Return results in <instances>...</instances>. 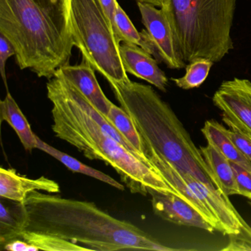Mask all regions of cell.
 <instances>
[{"label": "cell", "instance_id": "obj_1", "mask_svg": "<svg viewBox=\"0 0 251 251\" xmlns=\"http://www.w3.org/2000/svg\"><path fill=\"white\" fill-rule=\"evenodd\" d=\"M47 90L52 104V129L55 136L77 148L86 158L111 166L131 193L147 195L154 189L176 195L148 166V158L59 72L50 79Z\"/></svg>", "mask_w": 251, "mask_h": 251}, {"label": "cell", "instance_id": "obj_2", "mask_svg": "<svg viewBox=\"0 0 251 251\" xmlns=\"http://www.w3.org/2000/svg\"><path fill=\"white\" fill-rule=\"evenodd\" d=\"M24 230L58 236L89 251H173L128 222L94 202L67 199L36 191L23 202Z\"/></svg>", "mask_w": 251, "mask_h": 251}, {"label": "cell", "instance_id": "obj_3", "mask_svg": "<svg viewBox=\"0 0 251 251\" xmlns=\"http://www.w3.org/2000/svg\"><path fill=\"white\" fill-rule=\"evenodd\" d=\"M0 34L21 70L48 80L70 64L73 47L67 0H0Z\"/></svg>", "mask_w": 251, "mask_h": 251}, {"label": "cell", "instance_id": "obj_4", "mask_svg": "<svg viewBox=\"0 0 251 251\" xmlns=\"http://www.w3.org/2000/svg\"><path fill=\"white\" fill-rule=\"evenodd\" d=\"M110 85L146 145L179 171L190 175L211 190L222 192L201 150L170 105L152 86L129 77Z\"/></svg>", "mask_w": 251, "mask_h": 251}, {"label": "cell", "instance_id": "obj_5", "mask_svg": "<svg viewBox=\"0 0 251 251\" xmlns=\"http://www.w3.org/2000/svg\"><path fill=\"white\" fill-rule=\"evenodd\" d=\"M236 2V0H164L161 8L185 62L199 57L220 62L234 48L230 32Z\"/></svg>", "mask_w": 251, "mask_h": 251}, {"label": "cell", "instance_id": "obj_6", "mask_svg": "<svg viewBox=\"0 0 251 251\" xmlns=\"http://www.w3.org/2000/svg\"><path fill=\"white\" fill-rule=\"evenodd\" d=\"M69 24L75 47L108 83L128 78L120 44L98 0H67Z\"/></svg>", "mask_w": 251, "mask_h": 251}, {"label": "cell", "instance_id": "obj_7", "mask_svg": "<svg viewBox=\"0 0 251 251\" xmlns=\"http://www.w3.org/2000/svg\"><path fill=\"white\" fill-rule=\"evenodd\" d=\"M212 101L230 129L251 139V80L238 77L225 80L214 92Z\"/></svg>", "mask_w": 251, "mask_h": 251}, {"label": "cell", "instance_id": "obj_8", "mask_svg": "<svg viewBox=\"0 0 251 251\" xmlns=\"http://www.w3.org/2000/svg\"><path fill=\"white\" fill-rule=\"evenodd\" d=\"M142 22L155 50V59L172 70L185 68L186 62L176 45L167 17L161 8L148 2H137Z\"/></svg>", "mask_w": 251, "mask_h": 251}, {"label": "cell", "instance_id": "obj_9", "mask_svg": "<svg viewBox=\"0 0 251 251\" xmlns=\"http://www.w3.org/2000/svg\"><path fill=\"white\" fill-rule=\"evenodd\" d=\"M149 195L153 212L163 220L179 226L198 227L210 233L216 231L195 208L177 195L154 189L149 191Z\"/></svg>", "mask_w": 251, "mask_h": 251}, {"label": "cell", "instance_id": "obj_10", "mask_svg": "<svg viewBox=\"0 0 251 251\" xmlns=\"http://www.w3.org/2000/svg\"><path fill=\"white\" fill-rule=\"evenodd\" d=\"M120 56L126 73L145 80L163 92H167L169 80L152 55L137 45L120 44Z\"/></svg>", "mask_w": 251, "mask_h": 251}, {"label": "cell", "instance_id": "obj_11", "mask_svg": "<svg viewBox=\"0 0 251 251\" xmlns=\"http://www.w3.org/2000/svg\"><path fill=\"white\" fill-rule=\"evenodd\" d=\"M68 81L104 115L107 116L113 102L102 92L96 75L95 70L86 60L83 59L80 64L67 66L58 70Z\"/></svg>", "mask_w": 251, "mask_h": 251}, {"label": "cell", "instance_id": "obj_12", "mask_svg": "<svg viewBox=\"0 0 251 251\" xmlns=\"http://www.w3.org/2000/svg\"><path fill=\"white\" fill-rule=\"evenodd\" d=\"M60 190L57 182L45 176L31 179L18 174L14 169H0V196L2 198L23 203L31 192L44 191L58 193Z\"/></svg>", "mask_w": 251, "mask_h": 251}, {"label": "cell", "instance_id": "obj_13", "mask_svg": "<svg viewBox=\"0 0 251 251\" xmlns=\"http://www.w3.org/2000/svg\"><path fill=\"white\" fill-rule=\"evenodd\" d=\"M201 153L211 173L218 181L222 192L227 196L239 195L234 170L230 161L223 155L212 144L200 147Z\"/></svg>", "mask_w": 251, "mask_h": 251}, {"label": "cell", "instance_id": "obj_14", "mask_svg": "<svg viewBox=\"0 0 251 251\" xmlns=\"http://www.w3.org/2000/svg\"><path fill=\"white\" fill-rule=\"evenodd\" d=\"M0 115L1 121L6 122L15 130L26 151L32 152L37 148V136L9 92L0 102Z\"/></svg>", "mask_w": 251, "mask_h": 251}, {"label": "cell", "instance_id": "obj_15", "mask_svg": "<svg viewBox=\"0 0 251 251\" xmlns=\"http://www.w3.org/2000/svg\"><path fill=\"white\" fill-rule=\"evenodd\" d=\"M225 127L216 120H207L201 129L207 142L212 144L230 162L251 170L249 161L235 146L230 138L225 133Z\"/></svg>", "mask_w": 251, "mask_h": 251}, {"label": "cell", "instance_id": "obj_16", "mask_svg": "<svg viewBox=\"0 0 251 251\" xmlns=\"http://www.w3.org/2000/svg\"><path fill=\"white\" fill-rule=\"evenodd\" d=\"M37 149L41 150L43 152L49 154L51 156L62 163L69 170H72L75 173H81V174L90 176V177L98 179V180L104 182L107 184L111 185L113 187L117 188L120 190H124L125 189L124 185L119 183L118 181L114 180V178L110 177L108 175L105 174V173L99 171V170H95L92 167H89V166L83 164L81 161L73 158V156H70L68 154L65 153L62 151H58L56 148H53V147L42 141L38 136Z\"/></svg>", "mask_w": 251, "mask_h": 251}, {"label": "cell", "instance_id": "obj_17", "mask_svg": "<svg viewBox=\"0 0 251 251\" xmlns=\"http://www.w3.org/2000/svg\"><path fill=\"white\" fill-rule=\"evenodd\" d=\"M0 208V244L2 246L14 239H20L24 231L23 203L17 202L14 208L1 202Z\"/></svg>", "mask_w": 251, "mask_h": 251}, {"label": "cell", "instance_id": "obj_18", "mask_svg": "<svg viewBox=\"0 0 251 251\" xmlns=\"http://www.w3.org/2000/svg\"><path fill=\"white\" fill-rule=\"evenodd\" d=\"M106 117L140 153L148 158L146 144L142 140V136L128 114L121 107L120 108L113 103Z\"/></svg>", "mask_w": 251, "mask_h": 251}, {"label": "cell", "instance_id": "obj_19", "mask_svg": "<svg viewBox=\"0 0 251 251\" xmlns=\"http://www.w3.org/2000/svg\"><path fill=\"white\" fill-rule=\"evenodd\" d=\"M214 63L209 58L203 57L195 58L186 64L185 67L186 73L183 77H172L171 80L177 87L184 90L199 88L208 77Z\"/></svg>", "mask_w": 251, "mask_h": 251}, {"label": "cell", "instance_id": "obj_20", "mask_svg": "<svg viewBox=\"0 0 251 251\" xmlns=\"http://www.w3.org/2000/svg\"><path fill=\"white\" fill-rule=\"evenodd\" d=\"M20 239L26 241L39 251H89L79 244L73 243L58 236L46 233L24 230L20 235Z\"/></svg>", "mask_w": 251, "mask_h": 251}, {"label": "cell", "instance_id": "obj_21", "mask_svg": "<svg viewBox=\"0 0 251 251\" xmlns=\"http://www.w3.org/2000/svg\"><path fill=\"white\" fill-rule=\"evenodd\" d=\"M116 36L120 43L131 44L137 45L143 49L144 39L142 33L138 32L136 27L126 14V11L122 8L117 2L116 6L115 15Z\"/></svg>", "mask_w": 251, "mask_h": 251}, {"label": "cell", "instance_id": "obj_22", "mask_svg": "<svg viewBox=\"0 0 251 251\" xmlns=\"http://www.w3.org/2000/svg\"><path fill=\"white\" fill-rule=\"evenodd\" d=\"M230 163L234 170L239 195H242L251 201V170L241 167L235 163Z\"/></svg>", "mask_w": 251, "mask_h": 251}, {"label": "cell", "instance_id": "obj_23", "mask_svg": "<svg viewBox=\"0 0 251 251\" xmlns=\"http://www.w3.org/2000/svg\"><path fill=\"white\" fill-rule=\"evenodd\" d=\"M15 55V50L13 48L12 45L5 36L0 34V73L6 87L7 92L9 91L7 83L6 63L8 58Z\"/></svg>", "mask_w": 251, "mask_h": 251}, {"label": "cell", "instance_id": "obj_24", "mask_svg": "<svg viewBox=\"0 0 251 251\" xmlns=\"http://www.w3.org/2000/svg\"><path fill=\"white\" fill-rule=\"evenodd\" d=\"M225 133L230 138L238 150L251 161V139L236 130L225 127Z\"/></svg>", "mask_w": 251, "mask_h": 251}, {"label": "cell", "instance_id": "obj_25", "mask_svg": "<svg viewBox=\"0 0 251 251\" xmlns=\"http://www.w3.org/2000/svg\"><path fill=\"white\" fill-rule=\"evenodd\" d=\"M107 18L108 19L110 24L112 27L113 30L116 36L115 22H114V15H115L116 6H117V0H98ZM117 37V36H116Z\"/></svg>", "mask_w": 251, "mask_h": 251}, {"label": "cell", "instance_id": "obj_26", "mask_svg": "<svg viewBox=\"0 0 251 251\" xmlns=\"http://www.w3.org/2000/svg\"><path fill=\"white\" fill-rule=\"evenodd\" d=\"M3 248L9 251H38L39 248L33 246L23 239H17L11 241L8 243L3 245Z\"/></svg>", "mask_w": 251, "mask_h": 251}, {"label": "cell", "instance_id": "obj_27", "mask_svg": "<svg viewBox=\"0 0 251 251\" xmlns=\"http://www.w3.org/2000/svg\"><path fill=\"white\" fill-rule=\"evenodd\" d=\"M134 1H136V2H148V3L152 4V5L156 7H160V8H161L164 2V0H134Z\"/></svg>", "mask_w": 251, "mask_h": 251}, {"label": "cell", "instance_id": "obj_28", "mask_svg": "<svg viewBox=\"0 0 251 251\" xmlns=\"http://www.w3.org/2000/svg\"><path fill=\"white\" fill-rule=\"evenodd\" d=\"M249 203H250V205H251V202H250Z\"/></svg>", "mask_w": 251, "mask_h": 251}]
</instances>
